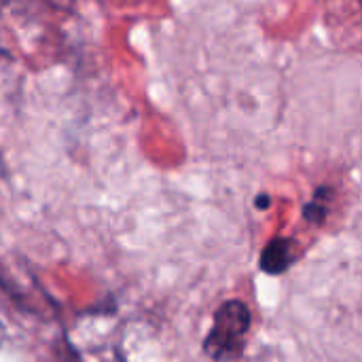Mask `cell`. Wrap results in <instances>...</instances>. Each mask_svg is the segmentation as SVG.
<instances>
[{
  "label": "cell",
  "instance_id": "3",
  "mask_svg": "<svg viewBox=\"0 0 362 362\" xmlns=\"http://www.w3.org/2000/svg\"><path fill=\"white\" fill-rule=\"evenodd\" d=\"M333 197V189L329 185H320L316 187L312 199L303 206V221L310 225H325L327 216H329V202Z\"/></svg>",
  "mask_w": 362,
  "mask_h": 362
},
{
  "label": "cell",
  "instance_id": "1",
  "mask_svg": "<svg viewBox=\"0 0 362 362\" xmlns=\"http://www.w3.org/2000/svg\"><path fill=\"white\" fill-rule=\"evenodd\" d=\"M252 327V314L240 299L218 305L212 316V329L204 339V352L214 361L240 358L246 350V337Z\"/></svg>",
  "mask_w": 362,
  "mask_h": 362
},
{
  "label": "cell",
  "instance_id": "2",
  "mask_svg": "<svg viewBox=\"0 0 362 362\" xmlns=\"http://www.w3.org/2000/svg\"><path fill=\"white\" fill-rule=\"evenodd\" d=\"M295 259H297L295 240H291V238H274L261 250L259 269L263 274H267V276H282L293 267Z\"/></svg>",
  "mask_w": 362,
  "mask_h": 362
},
{
  "label": "cell",
  "instance_id": "5",
  "mask_svg": "<svg viewBox=\"0 0 362 362\" xmlns=\"http://www.w3.org/2000/svg\"><path fill=\"white\" fill-rule=\"evenodd\" d=\"M358 2H361V8H362V0H358Z\"/></svg>",
  "mask_w": 362,
  "mask_h": 362
},
{
  "label": "cell",
  "instance_id": "4",
  "mask_svg": "<svg viewBox=\"0 0 362 362\" xmlns=\"http://www.w3.org/2000/svg\"><path fill=\"white\" fill-rule=\"evenodd\" d=\"M255 206H257V210H267L272 206V197L267 193H261V195H257Z\"/></svg>",
  "mask_w": 362,
  "mask_h": 362
}]
</instances>
